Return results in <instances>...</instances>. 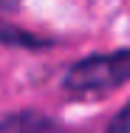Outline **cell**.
<instances>
[{
    "instance_id": "6da1fadb",
    "label": "cell",
    "mask_w": 130,
    "mask_h": 133,
    "mask_svg": "<svg viewBox=\"0 0 130 133\" xmlns=\"http://www.w3.org/2000/svg\"><path fill=\"white\" fill-rule=\"evenodd\" d=\"M130 79V51L85 57L65 74V88L74 94H99Z\"/></svg>"
},
{
    "instance_id": "277c9868",
    "label": "cell",
    "mask_w": 130,
    "mask_h": 133,
    "mask_svg": "<svg viewBox=\"0 0 130 133\" xmlns=\"http://www.w3.org/2000/svg\"><path fill=\"white\" fill-rule=\"evenodd\" d=\"M110 133H130V105L116 116V122L110 125Z\"/></svg>"
},
{
    "instance_id": "7a4b0ae2",
    "label": "cell",
    "mask_w": 130,
    "mask_h": 133,
    "mask_svg": "<svg viewBox=\"0 0 130 133\" xmlns=\"http://www.w3.org/2000/svg\"><path fill=\"white\" fill-rule=\"evenodd\" d=\"M0 45H11V48H45L48 40L31 34L26 28H17L11 23H3L0 20Z\"/></svg>"
},
{
    "instance_id": "3957f363",
    "label": "cell",
    "mask_w": 130,
    "mask_h": 133,
    "mask_svg": "<svg viewBox=\"0 0 130 133\" xmlns=\"http://www.w3.org/2000/svg\"><path fill=\"white\" fill-rule=\"evenodd\" d=\"M51 128V122L34 116V113H17L11 119L0 122V133H45Z\"/></svg>"
},
{
    "instance_id": "5b68a950",
    "label": "cell",
    "mask_w": 130,
    "mask_h": 133,
    "mask_svg": "<svg viewBox=\"0 0 130 133\" xmlns=\"http://www.w3.org/2000/svg\"><path fill=\"white\" fill-rule=\"evenodd\" d=\"M17 6V0H0V11H6V9H14Z\"/></svg>"
}]
</instances>
